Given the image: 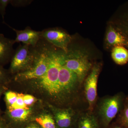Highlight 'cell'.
Wrapping results in <instances>:
<instances>
[{"mask_svg": "<svg viewBox=\"0 0 128 128\" xmlns=\"http://www.w3.org/2000/svg\"><path fill=\"white\" fill-rule=\"evenodd\" d=\"M65 53L63 50L52 45L50 60L48 70L41 78L30 81L44 90L57 105L59 106V73L60 67L64 59Z\"/></svg>", "mask_w": 128, "mask_h": 128, "instance_id": "cell-1", "label": "cell"}, {"mask_svg": "<svg viewBox=\"0 0 128 128\" xmlns=\"http://www.w3.org/2000/svg\"><path fill=\"white\" fill-rule=\"evenodd\" d=\"M125 98L122 93L105 96L98 100L93 112L101 128H107L123 106Z\"/></svg>", "mask_w": 128, "mask_h": 128, "instance_id": "cell-2", "label": "cell"}, {"mask_svg": "<svg viewBox=\"0 0 128 128\" xmlns=\"http://www.w3.org/2000/svg\"><path fill=\"white\" fill-rule=\"evenodd\" d=\"M64 64L68 69L77 74L83 83L93 64L86 51L69 48L65 54Z\"/></svg>", "mask_w": 128, "mask_h": 128, "instance_id": "cell-3", "label": "cell"}, {"mask_svg": "<svg viewBox=\"0 0 128 128\" xmlns=\"http://www.w3.org/2000/svg\"><path fill=\"white\" fill-rule=\"evenodd\" d=\"M102 68V63H94L83 82V94L87 104V110L90 112H93L98 99V82Z\"/></svg>", "mask_w": 128, "mask_h": 128, "instance_id": "cell-4", "label": "cell"}, {"mask_svg": "<svg viewBox=\"0 0 128 128\" xmlns=\"http://www.w3.org/2000/svg\"><path fill=\"white\" fill-rule=\"evenodd\" d=\"M34 58L32 47L25 44L19 45L11 60L9 73L16 74L29 70L32 65Z\"/></svg>", "mask_w": 128, "mask_h": 128, "instance_id": "cell-5", "label": "cell"}, {"mask_svg": "<svg viewBox=\"0 0 128 128\" xmlns=\"http://www.w3.org/2000/svg\"><path fill=\"white\" fill-rule=\"evenodd\" d=\"M51 107L57 128H72L76 126L80 113L83 110L73 108Z\"/></svg>", "mask_w": 128, "mask_h": 128, "instance_id": "cell-6", "label": "cell"}, {"mask_svg": "<svg viewBox=\"0 0 128 128\" xmlns=\"http://www.w3.org/2000/svg\"><path fill=\"white\" fill-rule=\"evenodd\" d=\"M40 37L53 46L66 53L72 37L64 30L57 28H48L40 32Z\"/></svg>", "mask_w": 128, "mask_h": 128, "instance_id": "cell-7", "label": "cell"}, {"mask_svg": "<svg viewBox=\"0 0 128 128\" xmlns=\"http://www.w3.org/2000/svg\"><path fill=\"white\" fill-rule=\"evenodd\" d=\"M105 44L108 48L124 46L128 50V38L112 24L108 25L106 32Z\"/></svg>", "mask_w": 128, "mask_h": 128, "instance_id": "cell-8", "label": "cell"}, {"mask_svg": "<svg viewBox=\"0 0 128 128\" xmlns=\"http://www.w3.org/2000/svg\"><path fill=\"white\" fill-rule=\"evenodd\" d=\"M14 31L16 34V37L14 40V43L22 42L23 44H27L34 48L41 38L40 32H37L28 27L23 30H18L10 26L4 22Z\"/></svg>", "mask_w": 128, "mask_h": 128, "instance_id": "cell-9", "label": "cell"}, {"mask_svg": "<svg viewBox=\"0 0 128 128\" xmlns=\"http://www.w3.org/2000/svg\"><path fill=\"white\" fill-rule=\"evenodd\" d=\"M14 40L6 38L0 34V65L2 66L10 61L15 50L13 46Z\"/></svg>", "mask_w": 128, "mask_h": 128, "instance_id": "cell-10", "label": "cell"}, {"mask_svg": "<svg viewBox=\"0 0 128 128\" xmlns=\"http://www.w3.org/2000/svg\"><path fill=\"white\" fill-rule=\"evenodd\" d=\"M76 127V128H101L94 112L87 109L80 113Z\"/></svg>", "mask_w": 128, "mask_h": 128, "instance_id": "cell-11", "label": "cell"}, {"mask_svg": "<svg viewBox=\"0 0 128 128\" xmlns=\"http://www.w3.org/2000/svg\"><path fill=\"white\" fill-rule=\"evenodd\" d=\"M112 24L128 38V3L120 10Z\"/></svg>", "mask_w": 128, "mask_h": 128, "instance_id": "cell-12", "label": "cell"}, {"mask_svg": "<svg viewBox=\"0 0 128 128\" xmlns=\"http://www.w3.org/2000/svg\"><path fill=\"white\" fill-rule=\"evenodd\" d=\"M111 56L116 64L123 65L128 62V50L124 46L114 47L112 48Z\"/></svg>", "mask_w": 128, "mask_h": 128, "instance_id": "cell-13", "label": "cell"}, {"mask_svg": "<svg viewBox=\"0 0 128 128\" xmlns=\"http://www.w3.org/2000/svg\"><path fill=\"white\" fill-rule=\"evenodd\" d=\"M30 108L7 110L6 116L14 121H25L27 120L32 114Z\"/></svg>", "mask_w": 128, "mask_h": 128, "instance_id": "cell-14", "label": "cell"}, {"mask_svg": "<svg viewBox=\"0 0 128 128\" xmlns=\"http://www.w3.org/2000/svg\"><path fill=\"white\" fill-rule=\"evenodd\" d=\"M42 128H57L54 117L50 114H43L35 119Z\"/></svg>", "mask_w": 128, "mask_h": 128, "instance_id": "cell-15", "label": "cell"}, {"mask_svg": "<svg viewBox=\"0 0 128 128\" xmlns=\"http://www.w3.org/2000/svg\"><path fill=\"white\" fill-rule=\"evenodd\" d=\"M117 122L128 128V97L125 98L123 106L118 114Z\"/></svg>", "mask_w": 128, "mask_h": 128, "instance_id": "cell-16", "label": "cell"}, {"mask_svg": "<svg viewBox=\"0 0 128 128\" xmlns=\"http://www.w3.org/2000/svg\"><path fill=\"white\" fill-rule=\"evenodd\" d=\"M5 100L7 106V108L12 106L16 102L18 93L12 91H6L5 92Z\"/></svg>", "mask_w": 128, "mask_h": 128, "instance_id": "cell-17", "label": "cell"}, {"mask_svg": "<svg viewBox=\"0 0 128 128\" xmlns=\"http://www.w3.org/2000/svg\"><path fill=\"white\" fill-rule=\"evenodd\" d=\"M10 74L9 71L6 70L0 65V86H5L10 81Z\"/></svg>", "mask_w": 128, "mask_h": 128, "instance_id": "cell-18", "label": "cell"}, {"mask_svg": "<svg viewBox=\"0 0 128 128\" xmlns=\"http://www.w3.org/2000/svg\"><path fill=\"white\" fill-rule=\"evenodd\" d=\"M24 94L18 93V98L16 103L11 107L7 108V110L10 109H20V108H28L25 105L24 101Z\"/></svg>", "mask_w": 128, "mask_h": 128, "instance_id": "cell-19", "label": "cell"}, {"mask_svg": "<svg viewBox=\"0 0 128 128\" xmlns=\"http://www.w3.org/2000/svg\"><path fill=\"white\" fill-rule=\"evenodd\" d=\"M33 0H11L10 4L14 6L21 7L30 4Z\"/></svg>", "mask_w": 128, "mask_h": 128, "instance_id": "cell-20", "label": "cell"}, {"mask_svg": "<svg viewBox=\"0 0 128 128\" xmlns=\"http://www.w3.org/2000/svg\"><path fill=\"white\" fill-rule=\"evenodd\" d=\"M11 0H0V14L2 16L4 22V18L6 14V11L8 5L10 3Z\"/></svg>", "mask_w": 128, "mask_h": 128, "instance_id": "cell-21", "label": "cell"}, {"mask_svg": "<svg viewBox=\"0 0 128 128\" xmlns=\"http://www.w3.org/2000/svg\"><path fill=\"white\" fill-rule=\"evenodd\" d=\"M23 99L24 103L27 107L33 105L36 100L34 96L29 94L24 95Z\"/></svg>", "mask_w": 128, "mask_h": 128, "instance_id": "cell-22", "label": "cell"}, {"mask_svg": "<svg viewBox=\"0 0 128 128\" xmlns=\"http://www.w3.org/2000/svg\"><path fill=\"white\" fill-rule=\"evenodd\" d=\"M107 128H127L124 127L122 124H120L119 123L117 122V123H114L110 124V125L108 126Z\"/></svg>", "mask_w": 128, "mask_h": 128, "instance_id": "cell-23", "label": "cell"}, {"mask_svg": "<svg viewBox=\"0 0 128 128\" xmlns=\"http://www.w3.org/2000/svg\"><path fill=\"white\" fill-rule=\"evenodd\" d=\"M6 89L5 88V86H0V98L1 96H2V93H4ZM1 114V110L0 109V115Z\"/></svg>", "mask_w": 128, "mask_h": 128, "instance_id": "cell-24", "label": "cell"}, {"mask_svg": "<svg viewBox=\"0 0 128 128\" xmlns=\"http://www.w3.org/2000/svg\"><path fill=\"white\" fill-rule=\"evenodd\" d=\"M4 120L2 118L0 117V128H2Z\"/></svg>", "mask_w": 128, "mask_h": 128, "instance_id": "cell-25", "label": "cell"}, {"mask_svg": "<svg viewBox=\"0 0 128 128\" xmlns=\"http://www.w3.org/2000/svg\"><path fill=\"white\" fill-rule=\"evenodd\" d=\"M26 128H39L38 126L35 124H32L30 126H28Z\"/></svg>", "mask_w": 128, "mask_h": 128, "instance_id": "cell-26", "label": "cell"}]
</instances>
